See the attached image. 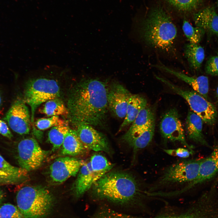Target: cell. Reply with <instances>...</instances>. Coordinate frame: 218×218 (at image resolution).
I'll return each instance as SVG.
<instances>
[{
	"label": "cell",
	"instance_id": "cell-1",
	"mask_svg": "<svg viewBox=\"0 0 218 218\" xmlns=\"http://www.w3.org/2000/svg\"><path fill=\"white\" fill-rule=\"evenodd\" d=\"M107 82L97 78L82 79L75 85L70 101V113L77 125L102 126L108 109Z\"/></svg>",
	"mask_w": 218,
	"mask_h": 218
},
{
	"label": "cell",
	"instance_id": "cell-2",
	"mask_svg": "<svg viewBox=\"0 0 218 218\" xmlns=\"http://www.w3.org/2000/svg\"><path fill=\"white\" fill-rule=\"evenodd\" d=\"M139 27L140 35L148 45L165 52L173 49L177 29L170 15L162 6L149 9Z\"/></svg>",
	"mask_w": 218,
	"mask_h": 218
},
{
	"label": "cell",
	"instance_id": "cell-3",
	"mask_svg": "<svg viewBox=\"0 0 218 218\" xmlns=\"http://www.w3.org/2000/svg\"><path fill=\"white\" fill-rule=\"evenodd\" d=\"M91 188L95 198L123 206L136 201L140 192L135 177L122 172H108L95 182Z\"/></svg>",
	"mask_w": 218,
	"mask_h": 218
},
{
	"label": "cell",
	"instance_id": "cell-4",
	"mask_svg": "<svg viewBox=\"0 0 218 218\" xmlns=\"http://www.w3.org/2000/svg\"><path fill=\"white\" fill-rule=\"evenodd\" d=\"M17 207L23 218H45L50 213L54 202L52 194L45 187L26 186L16 197Z\"/></svg>",
	"mask_w": 218,
	"mask_h": 218
},
{
	"label": "cell",
	"instance_id": "cell-5",
	"mask_svg": "<svg viewBox=\"0 0 218 218\" xmlns=\"http://www.w3.org/2000/svg\"><path fill=\"white\" fill-rule=\"evenodd\" d=\"M59 92L58 83L54 79L41 77L28 82L23 101L31 107V121H33L37 107L41 104L56 98Z\"/></svg>",
	"mask_w": 218,
	"mask_h": 218
},
{
	"label": "cell",
	"instance_id": "cell-6",
	"mask_svg": "<svg viewBox=\"0 0 218 218\" xmlns=\"http://www.w3.org/2000/svg\"><path fill=\"white\" fill-rule=\"evenodd\" d=\"M203 158L183 160L175 163L164 171L154 187L188 183L197 176Z\"/></svg>",
	"mask_w": 218,
	"mask_h": 218
},
{
	"label": "cell",
	"instance_id": "cell-7",
	"mask_svg": "<svg viewBox=\"0 0 218 218\" xmlns=\"http://www.w3.org/2000/svg\"><path fill=\"white\" fill-rule=\"evenodd\" d=\"M156 78L186 100L192 111L199 116L204 122L209 125L214 124L217 113L213 104L195 91L182 89L160 77L156 76Z\"/></svg>",
	"mask_w": 218,
	"mask_h": 218
},
{
	"label": "cell",
	"instance_id": "cell-8",
	"mask_svg": "<svg viewBox=\"0 0 218 218\" xmlns=\"http://www.w3.org/2000/svg\"><path fill=\"white\" fill-rule=\"evenodd\" d=\"M47 154L37 140L33 138L22 139L17 145L18 163L20 167L28 171L40 167L46 158Z\"/></svg>",
	"mask_w": 218,
	"mask_h": 218
},
{
	"label": "cell",
	"instance_id": "cell-9",
	"mask_svg": "<svg viewBox=\"0 0 218 218\" xmlns=\"http://www.w3.org/2000/svg\"><path fill=\"white\" fill-rule=\"evenodd\" d=\"M160 130L165 139L172 142H179L193 152V147L186 141L184 130L176 109H170L165 113L160 122Z\"/></svg>",
	"mask_w": 218,
	"mask_h": 218
},
{
	"label": "cell",
	"instance_id": "cell-10",
	"mask_svg": "<svg viewBox=\"0 0 218 218\" xmlns=\"http://www.w3.org/2000/svg\"><path fill=\"white\" fill-rule=\"evenodd\" d=\"M212 148L210 154L202 161L197 177L181 189L175 191L176 195L184 193L212 179L218 173V143H215Z\"/></svg>",
	"mask_w": 218,
	"mask_h": 218
},
{
	"label": "cell",
	"instance_id": "cell-11",
	"mask_svg": "<svg viewBox=\"0 0 218 218\" xmlns=\"http://www.w3.org/2000/svg\"><path fill=\"white\" fill-rule=\"evenodd\" d=\"M4 119L14 131L19 134H27L30 131L31 119L28 108L23 100L15 101Z\"/></svg>",
	"mask_w": 218,
	"mask_h": 218
},
{
	"label": "cell",
	"instance_id": "cell-12",
	"mask_svg": "<svg viewBox=\"0 0 218 218\" xmlns=\"http://www.w3.org/2000/svg\"><path fill=\"white\" fill-rule=\"evenodd\" d=\"M84 162L67 156L56 159L49 167V175L51 181L60 184L69 177L75 176Z\"/></svg>",
	"mask_w": 218,
	"mask_h": 218
},
{
	"label": "cell",
	"instance_id": "cell-13",
	"mask_svg": "<svg viewBox=\"0 0 218 218\" xmlns=\"http://www.w3.org/2000/svg\"><path fill=\"white\" fill-rule=\"evenodd\" d=\"M80 140L87 149L109 153L110 148L106 137L93 126L85 124L77 125L75 130Z\"/></svg>",
	"mask_w": 218,
	"mask_h": 218
},
{
	"label": "cell",
	"instance_id": "cell-14",
	"mask_svg": "<svg viewBox=\"0 0 218 218\" xmlns=\"http://www.w3.org/2000/svg\"><path fill=\"white\" fill-rule=\"evenodd\" d=\"M132 94L123 85L113 82L108 87L107 99L108 109L120 118H124L130 97Z\"/></svg>",
	"mask_w": 218,
	"mask_h": 218
},
{
	"label": "cell",
	"instance_id": "cell-15",
	"mask_svg": "<svg viewBox=\"0 0 218 218\" xmlns=\"http://www.w3.org/2000/svg\"><path fill=\"white\" fill-rule=\"evenodd\" d=\"M154 121L152 109L147 106L141 110L129 129L123 136L122 140L129 145Z\"/></svg>",
	"mask_w": 218,
	"mask_h": 218
},
{
	"label": "cell",
	"instance_id": "cell-16",
	"mask_svg": "<svg viewBox=\"0 0 218 218\" xmlns=\"http://www.w3.org/2000/svg\"><path fill=\"white\" fill-rule=\"evenodd\" d=\"M28 171L13 165L0 154V185H15L29 179Z\"/></svg>",
	"mask_w": 218,
	"mask_h": 218
},
{
	"label": "cell",
	"instance_id": "cell-17",
	"mask_svg": "<svg viewBox=\"0 0 218 218\" xmlns=\"http://www.w3.org/2000/svg\"><path fill=\"white\" fill-rule=\"evenodd\" d=\"M155 67L173 75L186 82L190 85L195 91L206 99H208L209 84L207 77L203 75L197 77H190L182 72L176 71L162 65H155Z\"/></svg>",
	"mask_w": 218,
	"mask_h": 218
},
{
	"label": "cell",
	"instance_id": "cell-18",
	"mask_svg": "<svg viewBox=\"0 0 218 218\" xmlns=\"http://www.w3.org/2000/svg\"><path fill=\"white\" fill-rule=\"evenodd\" d=\"M196 26L212 34L218 35V15L213 6H208L193 14Z\"/></svg>",
	"mask_w": 218,
	"mask_h": 218
},
{
	"label": "cell",
	"instance_id": "cell-19",
	"mask_svg": "<svg viewBox=\"0 0 218 218\" xmlns=\"http://www.w3.org/2000/svg\"><path fill=\"white\" fill-rule=\"evenodd\" d=\"M203 121L193 112L190 111L187 114L186 122V129L188 138L193 141L211 147L206 140L203 133Z\"/></svg>",
	"mask_w": 218,
	"mask_h": 218
},
{
	"label": "cell",
	"instance_id": "cell-20",
	"mask_svg": "<svg viewBox=\"0 0 218 218\" xmlns=\"http://www.w3.org/2000/svg\"><path fill=\"white\" fill-rule=\"evenodd\" d=\"M73 187L75 196L80 197L91 188L94 183L90 160L84 162L78 173Z\"/></svg>",
	"mask_w": 218,
	"mask_h": 218
},
{
	"label": "cell",
	"instance_id": "cell-21",
	"mask_svg": "<svg viewBox=\"0 0 218 218\" xmlns=\"http://www.w3.org/2000/svg\"><path fill=\"white\" fill-rule=\"evenodd\" d=\"M146 98L138 94H132L129 99L124 120L119 131L132 123L141 110L147 106Z\"/></svg>",
	"mask_w": 218,
	"mask_h": 218
},
{
	"label": "cell",
	"instance_id": "cell-22",
	"mask_svg": "<svg viewBox=\"0 0 218 218\" xmlns=\"http://www.w3.org/2000/svg\"><path fill=\"white\" fill-rule=\"evenodd\" d=\"M62 146L61 154L63 155L75 156L87 150L80 140L75 130L70 128Z\"/></svg>",
	"mask_w": 218,
	"mask_h": 218
},
{
	"label": "cell",
	"instance_id": "cell-23",
	"mask_svg": "<svg viewBox=\"0 0 218 218\" xmlns=\"http://www.w3.org/2000/svg\"><path fill=\"white\" fill-rule=\"evenodd\" d=\"M184 54L190 66L193 69H199L205 58L204 48L198 44L189 43L185 46Z\"/></svg>",
	"mask_w": 218,
	"mask_h": 218
},
{
	"label": "cell",
	"instance_id": "cell-24",
	"mask_svg": "<svg viewBox=\"0 0 218 218\" xmlns=\"http://www.w3.org/2000/svg\"><path fill=\"white\" fill-rule=\"evenodd\" d=\"M90 161L94 183L109 172L114 166L104 156L99 154L92 156Z\"/></svg>",
	"mask_w": 218,
	"mask_h": 218
},
{
	"label": "cell",
	"instance_id": "cell-25",
	"mask_svg": "<svg viewBox=\"0 0 218 218\" xmlns=\"http://www.w3.org/2000/svg\"><path fill=\"white\" fill-rule=\"evenodd\" d=\"M165 3L177 12L187 15L196 10L203 0H163Z\"/></svg>",
	"mask_w": 218,
	"mask_h": 218
},
{
	"label": "cell",
	"instance_id": "cell-26",
	"mask_svg": "<svg viewBox=\"0 0 218 218\" xmlns=\"http://www.w3.org/2000/svg\"><path fill=\"white\" fill-rule=\"evenodd\" d=\"M39 111L49 117L67 116L68 114V111L63 103L56 98L45 102Z\"/></svg>",
	"mask_w": 218,
	"mask_h": 218
},
{
	"label": "cell",
	"instance_id": "cell-27",
	"mask_svg": "<svg viewBox=\"0 0 218 218\" xmlns=\"http://www.w3.org/2000/svg\"><path fill=\"white\" fill-rule=\"evenodd\" d=\"M69 129L66 125L51 127L48 133V139L52 145L53 151L57 150L62 146Z\"/></svg>",
	"mask_w": 218,
	"mask_h": 218
},
{
	"label": "cell",
	"instance_id": "cell-28",
	"mask_svg": "<svg viewBox=\"0 0 218 218\" xmlns=\"http://www.w3.org/2000/svg\"><path fill=\"white\" fill-rule=\"evenodd\" d=\"M155 127V121L129 145L133 149L135 154L139 150L147 146L151 142L154 136Z\"/></svg>",
	"mask_w": 218,
	"mask_h": 218
},
{
	"label": "cell",
	"instance_id": "cell-29",
	"mask_svg": "<svg viewBox=\"0 0 218 218\" xmlns=\"http://www.w3.org/2000/svg\"><path fill=\"white\" fill-rule=\"evenodd\" d=\"M182 29L190 43L194 44H199L203 38L205 31L200 27H193L186 20H183Z\"/></svg>",
	"mask_w": 218,
	"mask_h": 218
},
{
	"label": "cell",
	"instance_id": "cell-30",
	"mask_svg": "<svg viewBox=\"0 0 218 218\" xmlns=\"http://www.w3.org/2000/svg\"><path fill=\"white\" fill-rule=\"evenodd\" d=\"M35 124L37 128L41 130H44L55 126L66 125L64 121L57 116L39 118L36 121Z\"/></svg>",
	"mask_w": 218,
	"mask_h": 218
},
{
	"label": "cell",
	"instance_id": "cell-31",
	"mask_svg": "<svg viewBox=\"0 0 218 218\" xmlns=\"http://www.w3.org/2000/svg\"><path fill=\"white\" fill-rule=\"evenodd\" d=\"M0 218H23V217L17 207L7 203L0 206Z\"/></svg>",
	"mask_w": 218,
	"mask_h": 218
},
{
	"label": "cell",
	"instance_id": "cell-32",
	"mask_svg": "<svg viewBox=\"0 0 218 218\" xmlns=\"http://www.w3.org/2000/svg\"><path fill=\"white\" fill-rule=\"evenodd\" d=\"M140 218H142L140 217ZM152 218H205L203 211L193 210L182 213L164 215Z\"/></svg>",
	"mask_w": 218,
	"mask_h": 218
},
{
	"label": "cell",
	"instance_id": "cell-33",
	"mask_svg": "<svg viewBox=\"0 0 218 218\" xmlns=\"http://www.w3.org/2000/svg\"><path fill=\"white\" fill-rule=\"evenodd\" d=\"M205 71L208 74L218 76V56L210 58L206 62Z\"/></svg>",
	"mask_w": 218,
	"mask_h": 218
},
{
	"label": "cell",
	"instance_id": "cell-34",
	"mask_svg": "<svg viewBox=\"0 0 218 218\" xmlns=\"http://www.w3.org/2000/svg\"><path fill=\"white\" fill-rule=\"evenodd\" d=\"M163 150L170 155L182 158H187L193 153V151L189 150L188 149L183 148H179L174 149H164Z\"/></svg>",
	"mask_w": 218,
	"mask_h": 218
},
{
	"label": "cell",
	"instance_id": "cell-35",
	"mask_svg": "<svg viewBox=\"0 0 218 218\" xmlns=\"http://www.w3.org/2000/svg\"><path fill=\"white\" fill-rule=\"evenodd\" d=\"M0 134L9 139H12L13 137L6 124L1 120H0Z\"/></svg>",
	"mask_w": 218,
	"mask_h": 218
},
{
	"label": "cell",
	"instance_id": "cell-36",
	"mask_svg": "<svg viewBox=\"0 0 218 218\" xmlns=\"http://www.w3.org/2000/svg\"><path fill=\"white\" fill-rule=\"evenodd\" d=\"M5 197L4 193L2 189L0 187V204L3 202Z\"/></svg>",
	"mask_w": 218,
	"mask_h": 218
},
{
	"label": "cell",
	"instance_id": "cell-37",
	"mask_svg": "<svg viewBox=\"0 0 218 218\" xmlns=\"http://www.w3.org/2000/svg\"><path fill=\"white\" fill-rule=\"evenodd\" d=\"M216 96L217 98V99L218 100V86H217L216 89Z\"/></svg>",
	"mask_w": 218,
	"mask_h": 218
},
{
	"label": "cell",
	"instance_id": "cell-38",
	"mask_svg": "<svg viewBox=\"0 0 218 218\" xmlns=\"http://www.w3.org/2000/svg\"><path fill=\"white\" fill-rule=\"evenodd\" d=\"M2 104V97L1 94L0 93V107L1 106Z\"/></svg>",
	"mask_w": 218,
	"mask_h": 218
},
{
	"label": "cell",
	"instance_id": "cell-39",
	"mask_svg": "<svg viewBox=\"0 0 218 218\" xmlns=\"http://www.w3.org/2000/svg\"><path fill=\"white\" fill-rule=\"evenodd\" d=\"M217 6L218 8V1L217 2Z\"/></svg>",
	"mask_w": 218,
	"mask_h": 218
},
{
	"label": "cell",
	"instance_id": "cell-40",
	"mask_svg": "<svg viewBox=\"0 0 218 218\" xmlns=\"http://www.w3.org/2000/svg\"><path fill=\"white\" fill-rule=\"evenodd\" d=\"M217 55L218 56V52H217Z\"/></svg>",
	"mask_w": 218,
	"mask_h": 218
}]
</instances>
